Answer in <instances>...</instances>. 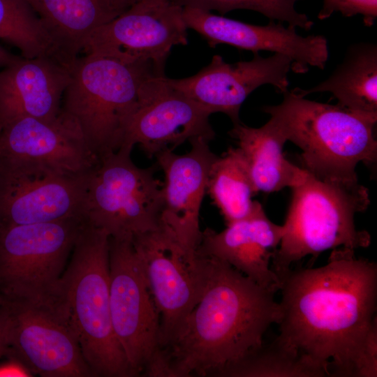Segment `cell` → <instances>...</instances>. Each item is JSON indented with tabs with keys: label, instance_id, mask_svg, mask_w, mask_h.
<instances>
[{
	"label": "cell",
	"instance_id": "cell-26",
	"mask_svg": "<svg viewBox=\"0 0 377 377\" xmlns=\"http://www.w3.org/2000/svg\"><path fill=\"white\" fill-rule=\"evenodd\" d=\"M0 39L18 48L24 58L49 57L61 63L50 36L27 0H0Z\"/></svg>",
	"mask_w": 377,
	"mask_h": 377
},
{
	"label": "cell",
	"instance_id": "cell-25",
	"mask_svg": "<svg viewBox=\"0 0 377 377\" xmlns=\"http://www.w3.org/2000/svg\"><path fill=\"white\" fill-rule=\"evenodd\" d=\"M220 377H324L327 369L280 340L263 343L223 370ZM218 376V377H219Z\"/></svg>",
	"mask_w": 377,
	"mask_h": 377
},
{
	"label": "cell",
	"instance_id": "cell-13",
	"mask_svg": "<svg viewBox=\"0 0 377 377\" xmlns=\"http://www.w3.org/2000/svg\"><path fill=\"white\" fill-rule=\"evenodd\" d=\"M8 353L34 376L93 377L65 316L21 302H1Z\"/></svg>",
	"mask_w": 377,
	"mask_h": 377
},
{
	"label": "cell",
	"instance_id": "cell-8",
	"mask_svg": "<svg viewBox=\"0 0 377 377\" xmlns=\"http://www.w3.org/2000/svg\"><path fill=\"white\" fill-rule=\"evenodd\" d=\"M132 149L122 146L101 158L87 188L84 221L114 239L132 240L161 222L163 183L154 167L142 168L133 162Z\"/></svg>",
	"mask_w": 377,
	"mask_h": 377
},
{
	"label": "cell",
	"instance_id": "cell-20",
	"mask_svg": "<svg viewBox=\"0 0 377 377\" xmlns=\"http://www.w3.org/2000/svg\"><path fill=\"white\" fill-rule=\"evenodd\" d=\"M91 172L74 176L0 179V225L84 220Z\"/></svg>",
	"mask_w": 377,
	"mask_h": 377
},
{
	"label": "cell",
	"instance_id": "cell-14",
	"mask_svg": "<svg viewBox=\"0 0 377 377\" xmlns=\"http://www.w3.org/2000/svg\"><path fill=\"white\" fill-rule=\"evenodd\" d=\"M292 61L281 54L263 57L253 54L249 61L230 64L220 55L196 74L182 79L168 77V84L211 114L222 112L233 125L240 123L239 111L257 88L270 84L281 94L288 90Z\"/></svg>",
	"mask_w": 377,
	"mask_h": 377
},
{
	"label": "cell",
	"instance_id": "cell-34",
	"mask_svg": "<svg viewBox=\"0 0 377 377\" xmlns=\"http://www.w3.org/2000/svg\"><path fill=\"white\" fill-rule=\"evenodd\" d=\"M1 299H0V304H1Z\"/></svg>",
	"mask_w": 377,
	"mask_h": 377
},
{
	"label": "cell",
	"instance_id": "cell-18",
	"mask_svg": "<svg viewBox=\"0 0 377 377\" xmlns=\"http://www.w3.org/2000/svg\"><path fill=\"white\" fill-rule=\"evenodd\" d=\"M282 234V225L270 221L258 203L249 216L227 224L221 232L208 228L202 230L197 250L228 263L258 285L276 293L281 282L270 265Z\"/></svg>",
	"mask_w": 377,
	"mask_h": 377
},
{
	"label": "cell",
	"instance_id": "cell-30",
	"mask_svg": "<svg viewBox=\"0 0 377 377\" xmlns=\"http://www.w3.org/2000/svg\"><path fill=\"white\" fill-rule=\"evenodd\" d=\"M6 357L8 360L0 364V377L34 376L30 370L19 360L10 356Z\"/></svg>",
	"mask_w": 377,
	"mask_h": 377
},
{
	"label": "cell",
	"instance_id": "cell-12",
	"mask_svg": "<svg viewBox=\"0 0 377 377\" xmlns=\"http://www.w3.org/2000/svg\"><path fill=\"white\" fill-rule=\"evenodd\" d=\"M183 7L172 0L136 3L96 29L82 51L125 64H148L164 73L172 48L188 43Z\"/></svg>",
	"mask_w": 377,
	"mask_h": 377
},
{
	"label": "cell",
	"instance_id": "cell-32",
	"mask_svg": "<svg viewBox=\"0 0 377 377\" xmlns=\"http://www.w3.org/2000/svg\"><path fill=\"white\" fill-rule=\"evenodd\" d=\"M18 57L0 46V68H4L8 66Z\"/></svg>",
	"mask_w": 377,
	"mask_h": 377
},
{
	"label": "cell",
	"instance_id": "cell-3",
	"mask_svg": "<svg viewBox=\"0 0 377 377\" xmlns=\"http://www.w3.org/2000/svg\"><path fill=\"white\" fill-rule=\"evenodd\" d=\"M71 75L61 110L77 124L98 161L121 147L134 114L166 77L151 64L88 54L75 60Z\"/></svg>",
	"mask_w": 377,
	"mask_h": 377
},
{
	"label": "cell",
	"instance_id": "cell-27",
	"mask_svg": "<svg viewBox=\"0 0 377 377\" xmlns=\"http://www.w3.org/2000/svg\"><path fill=\"white\" fill-rule=\"evenodd\" d=\"M182 7L216 10L221 15L237 9L258 12L270 21L286 23L293 27L309 31L313 22L304 13L298 12L295 4L300 0H172Z\"/></svg>",
	"mask_w": 377,
	"mask_h": 377
},
{
	"label": "cell",
	"instance_id": "cell-2",
	"mask_svg": "<svg viewBox=\"0 0 377 377\" xmlns=\"http://www.w3.org/2000/svg\"><path fill=\"white\" fill-rule=\"evenodd\" d=\"M207 257L202 292L162 350L158 377L219 376L259 347L270 325L281 320L276 292Z\"/></svg>",
	"mask_w": 377,
	"mask_h": 377
},
{
	"label": "cell",
	"instance_id": "cell-10",
	"mask_svg": "<svg viewBox=\"0 0 377 377\" xmlns=\"http://www.w3.org/2000/svg\"><path fill=\"white\" fill-rule=\"evenodd\" d=\"M131 241L159 314L162 352L202 292L208 257L184 245L161 223Z\"/></svg>",
	"mask_w": 377,
	"mask_h": 377
},
{
	"label": "cell",
	"instance_id": "cell-11",
	"mask_svg": "<svg viewBox=\"0 0 377 377\" xmlns=\"http://www.w3.org/2000/svg\"><path fill=\"white\" fill-rule=\"evenodd\" d=\"M109 277L116 338L135 376L154 377L161 355L159 314L131 240L110 237Z\"/></svg>",
	"mask_w": 377,
	"mask_h": 377
},
{
	"label": "cell",
	"instance_id": "cell-33",
	"mask_svg": "<svg viewBox=\"0 0 377 377\" xmlns=\"http://www.w3.org/2000/svg\"><path fill=\"white\" fill-rule=\"evenodd\" d=\"M145 0H116L119 8L124 12L133 4Z\"/></svg>",
	"mask_w": 377,
	"mask_h": 377
},
{
	"label": "cell",
	"instance_id": "cell-15",
	"mask_svg": "<svg viewBox=\"0 0 377 377\" xmlns=\"http://www.w3.org/2000/svg\"><path fill=\"white\" fill-rule=\"evenodd\" d=\"M183 17L187 29L198 33L210 47L226 44L253 54H281L292 61L291 71L295 73H306L310 66L323 70L328 60L324 36H302L295 27L281 22L269 20L266 25H257L189 7H183Z\"/></svg>",
	"mask_w": 377,
	"mask_h": 377
},
{
	"label": "cell",
	"instance_id": "cell-7",
	"mask_svg": "<svg viewBox=\"0 0 377 377\" xmlns=\"http://www.w3.org/2000/svg\"><path fill=\"white\" fill-rule=\"evenodd\" d=\"M85 221L0 225V299L66 316L61 277Z\"/></svg>",
	"mask_w": 377,
	"mask_h": 377
},
{
	"label": "cell",
	"instance_id": "cell-1",
	"mask_svg": "<svg viewBox=\"0 0 377 377\" xmlns=\"http://www.w3.org/2000/svg\"><path fill=\"white\" fill-rule=\"evenodd\" d=\"M279 339L347 377L376 316L377 265L355 249H332L324 266L290 269L280 279Z\"/></svg>",
	"mask_w": 377,
	"mask_h": 377
},
{
	"label": "cell",
	"instance_id": "cell-19",
	"mask_svg": "<svg viewBox=\"0 0 377 377\" xmlns=\"http://www.w3.org/2000/svg\"><path fill=\"white\" fill-rule=\"evenodd\" d=\"M71 77L68 67L49 57H19L0 70V131L21 118L54 119Z\"/></svg>",
	"mask_w": 377,
	"mask_h": 377
},
{
	"label": "cell",
	"instance_id": "cell-28",
	"mask_svg": "<svg viewBox=\"0 0 377 377\" xmlns=\"http://www.w3.org/2000/svg\"><path fill=\"white\" fill-rule=\"evenodd\" d=\"M377 376V319L374 318L361 345L355 353L347 377Z\"/></svg>",
	"mask_w": 377,
	"mask_h": 377
},
{
	"label": "cell",
	"instance_id": "cell-16",
	"mask_svg": "<svg viewBox=\"0 0 377 377\" xmlns=\"http://www.w3.org/2000/svg\"><path fill=\"white\" fill-rule=\"evenodd\" d=\"M209 142L198 138L190 142L184 154L168 150L155 157L164 174L163 207L161 223L169 228L186 246L197 249L202 230L200 212L210 168L217 158Z\"/></svg>",
	"mask_w": 377,
	"mask_h": 377
},
{
	"label": "cell",
	"instance_id": "cell-23",
	"mask_svg": "<svg viewBox=\"0 0 377 377\" xmlns=\"http://www.w3.org/2000/svg\"><path fill=\"white\" fill-rule=\"evenodd\" d=\"M293 89L304 97L314 93L330 92L341 107L377 118L376 43H353L326 80L307 89Z\"/></svg>",
	"mask_w": 377,
	"mask_h": 377
},
{
	"label": "cell",
	"instance_id": "cell-5",
	"mask_svg": "<svg viewBox=\"0 0 377 377\" xmlns=\"http://www.w3.org/2000/svg\"><path fill=\"white\" fill-rule=\"evenodd\" d=\"M109 239L84 223L61 277V298L93 377H133L111 320Z\"/></svg>",
	"mask_w": 377,
	"mask_h": 377
},
{
	"label": "cell",
	"instance_id": "cell-17",
	"mask_svg": "<svg viewBox=\"0 0 377 377\" xmlns=\"http://www.w3.org/2000/svg\"><path fill=\"white\" fill-rule=\"evenodd\" d=\"M211 114L172 88L166 77L161 89L134 114L121 147L139 145L151 158L186 141L200 138L209 142L215 138Z\"/></svg>",
	"mask_w": 377,
	"mask_h": 377
},
{
	"label": "cell",
	"instance_id": "cell-24",
	"mask_svg": "<svg viewBox=\"0 0 377 377\" xmlns=\"http://www.w3.org/2000/svg\"><path fill=\"white\" fill-rule=\"evenodd\" d=\"M207 193L219 209L226 225L249 216L258 201L246 159L239 147H230L213 162Z\"/></svg>",
	"mask_w": 377,
	"mask_h": 377
},
{
	"label": "cell",
	"instance_id": "cell-6",
	"mask_svg": "<svg viewBox=\"0 0 377 377\" xmlns=\"http://www.w3.org/2000/svg\"><path fill=\"white\" fill-rule=\"evenodd\" d=\"M291 188L282 237L270 265L279 280L293 263L307 256H311V267L327 250L370 245L369 233L355 225V214L370 203L368 189L357 179H323L308 172L305 179Z\"/></svg>",
	"mask_w": 377,
	"mask_h": 377
},
{
	"label": "cell",
	"instance_id": "cell-21",
	"mask_svg": "<svg viewBox=\"0 0 377 377\" xmlns=\"http://www.w3.org/2000/svg\"><path fill=\"white\" fill-rule=\"evenodd\" d=\"M50 36L60 61L71 68L89 36L124 13L116 0H27Z\"/></svg>",
	"mask_w": 377,
	"mask_h": 377
},
{
	"label": "cell",
	"instance_id": "cell-22",
	"mask_svg": "<svg viewBox=\"0 0 377 377\" xmlns=\"http://www.w3.org/2000/svg\"><path fill=\"white\" fill-rule=\"evenodd\" d=\"M228 134L246 159L257 193L292 188L305 179L308 172L286 158L283 148L287 140L270 119L258 128L240 122Z\"/></svg>",
	"mask_w": 377,
	"mask_h": 377
},
{
	"label": "cell",
	"instance_id": "cell-29",
	"mask_svg": "<svg viewBox=\"0 0 377 377\" xmlns=\"http://www.w3.org/2000/svg\"><path fill=\"white\" fill-rule=\"evenodd\" d=\"M336 13L347 17L360 15L364 25L371 27L377 17V0H323L318 18L324 20Z\"/></svg>",
	"mask_w": 377,
	"mask_h": 377
},
{
	"label": "cell",
	"instance_id": "cell-4",
	"mask_svg": "<svg viewBox=\"0 0 377 377\" xmlns=\"http://www.w3.org/2000/svg\"><path fill=\"white\" fill-rule=\"evenodd\" d=\"M283 96L279 104L262 110L302 150L307 172L323 179L355 180L358 163L376 162L377 118L306 99L293 89Z\"/></svg>",
	"mask_w": 377,
	"mask_h": 377
},
{
	"label": "cell",
	"instance_id": "cell-31",
	"mask_svg": "<svg viewBox=\"0 0 377 377\" xmlns=\"http://www.w3.org/2000/svg\"><path fill=\"white\" fill-rule=\"evenodd\" d=\"M8 353V346L6 343L5 332V319L3 313L0 308V359L6 357Z\"/></svg>",
	"mask_w": 377,
	"mask_h": 377
},
{
	"label": "cell",
	"instance_id": "cell-9",
	"mask_svg": "<svg viewBox=\"0 0 377 377\" xmlns=\"http://www.w3.org/2000/svg\"><path fill=\"white\" fill-rule=\"evenodd\" d=\"M99 162L77 124L61 110L53 120L16 119L0 131V179L74 176Z\"/></svg>",
	"mask_w": 377,
	"mask_h": 377
}]
</instances>
